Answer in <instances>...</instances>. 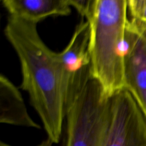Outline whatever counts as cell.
I'll return each mask as SVG.
<instances>
[{
	"mask_svg": "<svg viewBox=\"0 0 146 146\" xmlns=\"http://www.w3.org/2000/svg\"><path fill=\"white\" fill-rule=\"evenodd\" d=\"M124 89L146 118V24L133 19L125 30Z\"/></svg>",
	"mask_w": 146,
	"mask_h": 146,
	"instance_id": "6",
	"label": "cell"
},
{
	"mask_svg": "<svg viewBox=\"0 0 146 146\" xmlns=\"http://www.w3.org/2000/svg\"><path fill=\"white\" fill-rule=\"evenodd\" d=\"M89 34V23L82 18L66 48L56 53L66 111L92 78L88 52Z\"/></svg>",
	"mask_w": 146,
	"mask_h": 146,
	"instance_id": "4",
	"label": "cell"
},
{
	"mask_svg": "<svg viewBox=\"0 0 146 146\" xmlns=\"http://www.w3.org/2000/svg\"><path fill=\"white\" fill-rule=\"evenodd\" d=\"M94 1V0H68L70 7H74L85 19L91 13Z\"/></svg>",
	"mask_w": 146,
	"mask_h": 146,
	"instance_id": "10",
	"label": "cell"
},
{
	"mask_svg": "<svg viewBox=\"0 0 146 146\" xmlns=\"http://www.w3.org/2000/svg\"><path fill=\"white\" fill-rule=\"evenodd\" d=\"M102 146H146V118L127 90L111 96V118Z\"/></svg>",
	"mask_w": 146,
	"mask_h": 146,
	"instance_id": "5",
	"label": "cell"
},
{
	"mask_svg": "<svg viewBox=\"0 0 146 146\" xmlns=\"http://www.w3.org/2000/svg\"><path fill=\"white\" fill-rule=\"evenodd\" d=\"M9 16L38 24L51 16H68L71 9L68 0H2Z\"/></svg>",
	"mask_w": 146,
	"mask_h": 146,
	"instance_id": "8",
	"label": "cell"
},
{
	"mask_svg": "<svg viewBox=\"0 0 146 146\" xmlns=\"http://www.w3.org/2000/svg\"><path fill=\"white\" fill-rule=\"evenodd\" d=\"M127 14V0H94L86 19L91 75L108 96L124 89Z\"/></svg>",
	"mask_w": 146,
	"mask_h": 146,
	"instance_id": "2",
	"label": "cell"
},
{
	"mask_svg": "<svg viewBox=\"0 0 146 146\" xmlns=\"http://www.w3.org/2000/svg\"><path fill=\"white\" fill-rule=\"evenodd\" d=\"M0 146H13V145H9V144H7L4 142H1L0 143ZM36 146H54V143H53L49 139L47 138L46 140H44V141H43L42 142L40 143L39 144H38V145Z\"/></svg>",
	"mask_w": 146,
	"mask_h": 146,
	"instance_id": "11",
	"label": "cell"
},
{
	"mask_svg": "<svg viewBox=\"0 0 146 146\" xmlns=\"http://www.w3.org/2000/svg\"><path fill=\"white\" fill-rule=\"evenodd\" d=\"M0 122L40 129L30 117L21 93L5 76H0Z\"/></svg>",
	"mask_w": 146,
	"mask_h": 146,
	"instance_id": "7",
	"label": "cell"
},
{
	"mask_svg": "<svg viewBox=\"0 0 146 146\" xmlns=\"http://www.w3.org/2000/svg\"><path fill=\"white\" fill-rule=\"evenodd\" d=\"M4 34L19 60L22 76L19 88L29 94L47 138L58 143L66 111L56 52L42 41L36 23L9 16Z\"/></svg>",
	"mask_w": 146,
	"mask_h": 146,
	"instance_id": "1",
	"label": "cell"
},
{
	"mask_svg": "<svg viewBox=\"0 0 146 146\" xmlns=\"http://www.w3.org/2000/svg\"><path fill=\"white\" fill-rule=\"evenodd\" d=\"M111 118V96L91 78L67 109L64 146H102Z\"/></svg>",
	"mask_w": 146,
	"mask_h": 146,
	"instance_id": "3",
	"label": "cell"
},
{
	"mask_svg": "<svg viewBox=\"0 0 146 146\" xmlns=\"http://www.w3.org/2000/svg\"><path fill=\"white\" fill-rule=\"evenodd\" d=\"M131 19L146 24V0H127Z\"/></svg>",
	"mask_w": 146,
	"mask_h": 146,
	"instance_id": "9",
	"label": "cell"
}]
</instances>
